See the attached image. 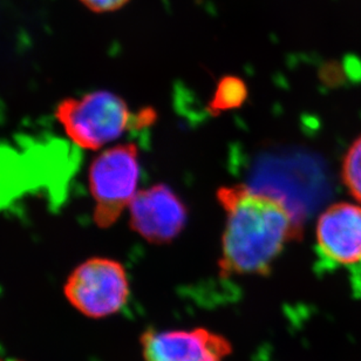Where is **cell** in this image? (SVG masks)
Instances as JSON below:
<instances>
[{
	"label": "cell",
	"instance_id": "6da1fadb",
	"mask_svg": "<svg viewBox=\"0 0 361 361\" xmlns=\"http://www.w3.org/2000/svg\"><path fill=\"white\" fill-rule=\"evenodd\" d=\"M217 200L226 215L221 277L267 276L285 245L302 236L300 221L276 195L236 184L219 189Z\"/></svg>",
	"mask_w": 361,
	"mask_h": 361
},
{
	"label": "cell",
	"instance_id": "8992f818",
	"mask_svg": "<svg viewBox=\"0 0 361 361\" xmlns=\"http://www.w3.org/2000/svg\"><path fill=\"white\" fill-rule=\"evenodd\" d=\"M317 251L331 268L361 265V207L336 203L320 215L316 230Z\"/></svg>",
	"mask_w": 361,
	"mask_h": 361
},
{
	"label": "cell",
	"instance_id": "30bf717a",
	"mask_svg": "<svg viewBox=\"0 0 361 361\" xmlns=\"http://www.w3.org/2000/svg\"><path fill=\"white\" fill-rule=\"evenodd\" d=\"M85 6L97 13L113 12L125 6L129 0H80Z\"/></svg>",
	"mask_w": 361,
	"mask_h": 361
},
{
	"label": "cell",
	"instance_id": "ba28073f",
	"mask_svg": "<svg viewBox=\"0 0 361 361\" xmlns=\"http://www.w3.org/2000/svg\"><path fill=\"white\" fill-rule=\"evenodd\" d=\"M247 99V84L240 78L226 75L219 81L209 104V111L212 115L222 114L224 111L240 107Z\"/></svg>",
	"mask_w": 361,
	"mask_h": 361
},
{
	"label": "cell",
	"instance_id": "5b68a950",
	"mask_svg": "<svg viewBox=\"0 0 361 361\" xmlns=\"http://www.w3.org/2000/svg\"><path fill=\"white\" fill-rule=\"evenodd\" d=\"M129 224L137 235L152 244H168L182 233L188 209L175 191L166 184L137 191L129 205Z\"/></svg>",
	"mask_w": 361,
	"mask_h": 361
},
{
	"label": "cell",
	"instance_id": "9c48e42d",
	"mask_svg": "<svg viewBox=\"0 0 361 361\" xmlns=\"http://www.w3.org/2000/svg\"><path fill=\"white\" fill-rule=\"evenodd\" d=\"M341 178L352 197L361 203V136L352 143L345 154Z\"/></svg>",
	"mask_w": 361,
	"mask_h": 361
},
{
	"label": "cell",
	"instance_id": "8fae6325",
	"mask_svg": "<svg viewBox=\"0 0 361 361\" xmlns=\"http://www.w3.org/2000/svg\"><path fill=\"white\" fill-rule=\"evenodd\" d=\"M0 361H20V360H17V359H3V358H0Z\"/></svg>",
	"mask_w": 361,
	"mask_h": 361
},
{
	"label": "cell",
	"instance_id": "277c9868",
	"mask_svg": "<svg viewBox=\"0 0 361 361\" xmlns=\"http://www.w3.org/2000/svg\"><path fill=\"white\" fill-rule=\"evenodd\" d=\"M63 292L74 309L100 319L118 312L128 302V274L115 259L90 258L71 272Z\"/></svg>",
	"mask_w": 361,
	"mask_h": 361
},
{
	"label": "cell",
	"instance_id": "3957f363",
	"mask_svg": "<svg viewBox=\"0 0 361 361\" xmlns=\"http://www.w3.org/2000/svg\"><path fill=\"white\" fill-rule=\"evenodd\" d=\"M139 149L118 145L99 154L90 164L88 184L94 201L93 219L101 229L111 228L137 194Z\"/></svg>",
	"mask_w": 361,
	"mask_h": 361
},
{
	"label": "cell",
	"instance_id": "7a4b0ae2",
	"mask_svg": "<svg viewBox=\"0 0 361 361\" xmlns=\"http://www.w3.org/2000/svg\"><path fill=\"white\" fill-rule=\"evenodd\" d=\"M152 109L133 114L121 97L109 90H95L81 97H68L56 109V118L71 141L82 149L99 150L120 139L128 129L149 125Z\"/></svg>",
	"mask_w": 361,
	"mask_h": 361
},
{
	"label": "cell",
	"instance_id": "52a82bcc",
	"mask_svg": "<svg viewBox=\"0 0 361 361\" xmlns=\"http://www.w3.org/2000/svg\"><path fill=\"white\" fill-rule=\"evenodd\" d=\"M146 361H223L230 341L205 329L146 331L140 339Z\"/></svg>",
	"mask_w": 361,
	"mask_h": 361
}]
</instances>
